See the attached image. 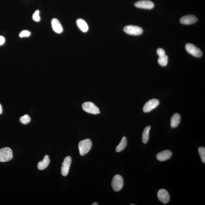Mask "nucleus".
Listing matches in <instances>:
<instances>
[{
    "label": "nucleus",
    "instance_id": "1",
    "mask_svg": "<svg viewBox=\"0 0 205 205\" xmlns=\"http://www.w3.org/2000/svg\"><path fill=\"white\" fill-rule=\"evenodd\" d=\"M92 146V141L89 139L83 140L80 142L78 144V149L81 156H84L88 153L91 149Z\"/></svg>",
    "mask_w": 205,
    "mask_h": 205
},
{
    "label": "nucleus",
    "instance_id": "2",
    "mask_svg": "<svg viewBox=\"0 0 205 205\" xmlns=\"http://www.w3.org/2000/svg\"><path fill=\"white\" fill-rule=\"evenodd\" d=\"M12 151L9 147H5L0 149V162H8L12 159Z\"/></svg>",
    "mask_w": 205,
    "mask_h": 205
},
{
    "label": "nucleus",
    "instance_id": "3",
    "mask_svg": "<svg viewBox=\"0 0 205 205\" xmlns=\"http://www.w3.org/2000/svg\"><path fill=\"white\" fill-rule=\"evenodd\" d=\"M123 31L128 34L132 35H139L142 34L143 29L141 27L136 25H128L123 28Z\"/></svg>",
    "mask_w": 205,
    "mask_h": 205
},
{
    "label": "nucleus",
    "instance_id": "4",
    "mask_svg": "<svg viewBox=\"0 0 205 205\" xmlns=\"http://www.w3.org/2000/svg\"><path fill=\"white\" fill-rule=\"evenodd\" d=\"M123 185V177L118 174L114 176L111 182V186L114 190L116 191L121 190Z\"/></svg>",
    "mask_w": 205,
    "mask_h": 205
},
{
    "label": "nucleus",
    "instance_id": "5",
    "mask_svg": "<svg viewBox=\"0 0 205 205\" xmlns=\"http://www.w3.org/2000/svg\"><path fill=\"white\" fill-rule=\"evenodd\" d=\"M82 109L88 113L97 114L100 113L99 108L91 102H86L82 104Z\"/></svg>",
    "mask_w": 205,
    "mask_h": 205
},
{
    "label": "nucleus",
    "instance_id": "6",
    "mask_svg": "<svg viewBox=\"0 0 205 205\" xmlns=\"http://www.w3.org/2000/svg\"><path fill=\"white\" fill-rule=\"evenodd\" d=\"M185 49L188 53L197 58H200L203 55L201 51L193 44H187L185 45Z\"/></svg>",
    "mask_w": 205,
    "mask_h": 205
},
{
    "label": "nucleus",
    "instance_id": "7",
    "mask_svg": "<svg viewBox=\"0 0 205 205\" xmlns=\"http://www.w3.org/2000/svg\"><path fill=\"white\" fill-rule=\"evenodd\" d=\"M159 101L156 99H150L144 105L143 108V111L144 113H148L155 109L159 106Z\"/></svg>",
    "mask_w": 205,
    "mask_h": 205
},
{
    "label": "nucleus",
    "instance_id": "8",
    "mask_svg": "<svg viewBox=\"0 0 205 205\" xmlns=\"http://www.w3.org/2000/svg\"><path fill=\"white\" fill-rule=\"evenodd\" d=\"M135 5L138 8L152 9L154 7V4L149 0H142L136 2Z\"/></svg>",
    "mask_w": 205,
    "mask_h": 205
},
{
    "label": "nucleus",
    "instance_id": "9",
    "mask_svg": "<svg viewBox=\"0 0 205 205\" xmlns=\"http://www.w3.org/2000/svg\"><path fill=\"white\" fill-rule=\"evenodd\" d=\"M71 162V158L70 156H67L64 159L61 169V174L62 176H66L68 174Z\"/></svg>",
    "mask_w": 205,
    "mask_h": 205
},
{
    "label": "nucleus",
    "instance_id": "10",
    "mask_svg": "<svg viewBox=\"0 0 205 205\" xmlns=\"http://www.w3.org/2000/svg\"><path fill=\"white\" fill-rule=\"evenodd\" d=\"M157 197L159 200L164 203H168L170 201V194L165 189L160 190L157 193Z\"/></svg>",
    "mask_w": 205,
    "mask_h": 205
},
{
    "label": "nucleus",
    "instance_id": "11",
    "mask_svg": "<svg viewBox=\"0 0 205 205\" xmlns=\"http://www.w3.org/2000/svg\"><path fill=\"white\" fill-rule=\"evenodd\" d=\"M198 20L196 16L192 15H187L183 16L180 19V22L185 25H191L196 23Z\"/></svg>",
    "mask_w": 205,
    "mask_h": 205
},
{
    "label": "nucleus",
    "instance_id": "12",
    "mask_svg": "<svg viewBox=\"0 0 205 205\" xmlns=\"http://www.w3.org/2000/svg\"><path fill=\"white\" fill-rule=\"evenodd\" d=\"M172 155V153L169 150H165L158 153L156 155L158 160L163 162L170 159Z\"/></svg>",
    "mask_w": 205,
    "mask_h": 205
},
{
    "label": "nucleus",
    "instance_id": "13",
    "mask_svg": "<svg viewBox=\"0 0 205 205\" xmlns=\"http://www.w3.org/2000/svg\"><path fill=\"white\" fill-rule=\"evenodd\" d=\"M51 26L53 31L58 34H61L63 32V29L59 21L56 18L52 19L51 22Z\"/></svg>",
    "mask_w": 205,
    "mask_h": 205
},
{
    "label": "nucleus",
    "instance_id": "14",
    "mask_svg": "<svg viewBox=\"0 0 205 205\" xmlns=\"http://www.w3.org/2000/svg\"><path fill=\"white\" fill-rule=\"evenodd\" d=\"M77 25L79 29L82 32H86L88 31L89 27L87 22L82 19H78L76 21Z\"/></svg>",
    "mask_w": 205,
    "mask_h": 205
},
{
    "label": "nucleus",
    "instance_id": "15",
    "mask_svg": "<svg viewBox=\"0 0 205 205\" xmlns=\"http://www.w3.org/2000/svg\"><path fill=\"white\" fill-rule=\"evenodd\" d=\"M50 161V160L49 159V156L48 155H46L44 157L43 160L40 161L38 164V168L40 170L45 169L49 165Z\"/></svg>",
    "mask_w": 205,
    "mask_h": 205
},
{
    "label": "nucleus",
    "instance_id": "16",
    "mask_svg": "<svg viewBox=\"0 0 205 205\" xmlns=\"http://www.w3.org/2000/svg\"><path fill=\"white\" fill-rule=\"evenodd\" d=\"M181 116L180 114L176 113L172 117L171 119V126L172 128L177 127L180 123Z\"/></svg>",
    "mask_w": 205,
    "mask_h": 205
},
{
    "label": "nucleus",
    "instance_id": "17",
    "mask_svg": "<svg viewBox=\"0 0 205 205\" xmlns=\"http://www.w3.org/2000/svg\"><path fill=\"white\" fill-rule=\"evenodd\" d=\"M127 139L126 137H123L119 144L116 148V151L119 152L124 150L127 145Z\"/></svg>",
    "mask_w": 205,
    "mask_h": 205
},
{
    "label": "nucleus",
    "instance_id": "18",
    "mask_svg": "<svg viewBox=\"0 0 205 205\" xmlns=\"http://www.w3.org/2000/svg\"><path fill=\"white\" fill-rule=\"evenodd\" d=\"M150 126H146L143 131L142 135V141L144 144H146L149 141V132H150Z\"/></svg>",
    "mask_w": 205,
    "mask_h": 205
},
{
    "label": "nucleus",
    "instance_id": "19",
    "mask_svg": "<svg viewBox=\"0 0 205 205\" xmlns=\"http://www.w3.org/2000/svg\"><path fill=\"white\" fill-rule=\"evenodd\" d=\"M158 62L161 66L163 67L166 66L168 62V56L166 55L160 56L158 60Z\"/></svg>",
    "mask_w": 205,
    "mask_h": 205
},
{
    "label": "nucleus",
    "instance_id": "20",
    "mask_svg": "<svg viewBox=\"0 0 205 205\" xmlns=\"http://www.w3.org/2000/svg\"><path fill=\"white\" fill-rule=\"evenodd\" d=\"M31 119L29 116L28 114L22 116L20 117L19 120L21 123L23 124H27L31 121Z\"/></svg>",
    "mask_w": 205,
    "mask_h": 205
},
{
    "label": "nucleus",
    "instance_id": "21",
    "mask_svg": "<svg viewBox=\"0 0 205 205\" xmlns=\"http://www.w3.org/2000/svg\"><path fill=\"white\" fill-rule=\"evenodd\" d=\"M198 151L200 154V159L202 162L205 163V148L203 147H200L198 148Z\"/></svg>",
    "mask_w": 205,
    "mask_h": 205
},
{
    "label": "nucleus",
    "instance_id": "22",
    "mask_svg": "<svg viewBox=\"0 0 205 205\" xmlns=\"http://www.w3.org/2000/svg\"><path fill=\"white\" fill-rule=\"evenodd\" d=\"M40 12L39 10H36L32 15V19L35 22H39L40 21Z\"/></svg>",
    "mask_w": 205,
    "mask_h": 205
},
{
    "label": "nucleus",
    "instance_id": "23",
    "mask_svg": "<svg viewBox=\"0 0 205 205\" xmlns=\"http://www.w3.org/2000/svg\"><path fill=\"white\" fill-rule=\"evenodd\" d=\"M31 35V32L27 30H24L19 33V37L20 38L28 37Z\"/></svg>",
    "mask_w": 205,
    "mask_h": 205
},
{
    "label": "nucleus",
    "instance_id": "24",
    "mask_svg": "<svg viewBox=\"0 0 205 205\" xmlns=\"http://www.w3.org/2000/svg\"><path fill=\"white\" fill-rule=\"evenodd\" d=\"M156 52H157V55L159 57L163 56V55H166L165 50L162 48H160L158 49L157 51H156Z\"/></svg>",
    "mask_w": 205,
    "mask_h": 205
},
{
    "label": "nucleus",
    "instance_id": "25",
    "mask_svg": "<svg viewBox=\"0 0 205 205\" xmlns=\"http://www.w3.org/2000/svg\"><path fill=\"white\" fill-rule=\"evenodd\" d=\"M5 39L4 37L0 36V46L4 44L5 43Z\"/></svg>",
    "mask_w": 205,
    "mask_h": 205
},
{
    "label": "nucleus",
    "instance_id": "26",
    "mask_svg": "<svg viewBox=\"0 0 205 205\" xmlns=\"http://www.w3.org/2000/svg\"><path fill=\"white\" fill-rule=\"evenodd\" d=\"M2 108L1 104H0V114H2Z\"/></svg>",
    "mask_w": 205,
    "mask_h": 205
},
{
    "label": "nucleus",
    "instance_id": "27",
    "mask_svg": "<svg viewBox=\"0 0 205 205\" xmlns=\"http://www.w3.org/2000/svg\"><path fill=\"white\" fill-rule=\"evenodd\" d=\"M98 203H96V202H95V203H93V204H92V205H98Z\"/></svg>",
    "mask_w": 205,
    "mask_h": 205
},
{
    "label": "nucleus",
    "instance_id": "28",
    "mask_svg": "<svg viewBox=\"0 0 205 205\" xmlns=\"http://www.w3.org/2000/svg\"><path fill=\"white\" fill-rule=\"evenodd\" d=\"M135 204H131L130 205H135Z\"/></svg>",
    "mask_w": 205,
    "mask_h": 205
}]
</instances>
